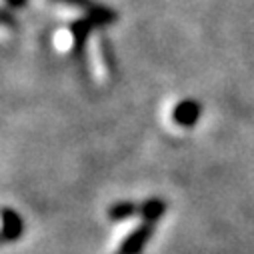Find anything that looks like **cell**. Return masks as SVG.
Masks as SVG:
<instances>
[{"mask_svg":"<svg viewBox=\"0 0 254 254\" xmlns=\"http://www.w3.org/2000/svg\"><path fill=\"white\" fill-rule=\"evenodd\" d=\"M166 212V202L162 198H148L146 202H142L140 206V216L144 218V222H158Z\"/></svg>","mask_w":254,"mask_h":254,"instance_id":"cell-6","label":"cell"},{"mask_svg":"<svg viewBox=\"0 0 254 254\" xmlns=\"http://www.w3.org/2000/svg\"><path fill=\"white\" fill-rule=\"evenodd\" d=\"M114 20H116V12H114L112 8H108V6L98 4L94 10L86 12V16H82V18L76 20V22H72L70 30H72L74 54H76V56L82 54V50H84V42H86L90 30H92L94 26H104V24L114 22Z\"/></svg>","mask_w":254,"mask_h":254,"instance_id":"cell-1","label":"cell"},{"mask_svg":"<svg viewBox=\"0 0 254 254\" xmlns=\"http://www.w3.org/2000/svg\"><path fill=\"white\" fill-rule=\"evenodd\" d=\"M140 212V206H136L134 202H130V200H120V202H114L110 208H108V218L112 220V222H122V220H128V218H132L134 214H138Z\"/></svg>","mask_w":254,"mask_h":254,"instance_id":"cell-5","label":"cell"},{"mask_svg":"<svg viewBox=\"0 0 254 254\" xmlns=\"http://www.w3.org/2000/svg\"><path fill=\"white\" fill-rule=\"evenodd\" d=\"M154 222H142L140 226H136L128 236H126L118 248L116 254H142L144 246L150 242L152 234H154Z\"/></svg>","mask_w":254,"mask_h":254,"instance_id":"cell-2","label":"cell"},{"mask_svg":"<svg viewBox=\"0 0 254 254\" xmlns=\"http://www.w3.org/2000/svg\"><path fill=\"white\" fill-rule=\"evenodd\" d=\"M202 116V106L194 98H184L172 108V122L182 128H192Z\"/></svg>","mask_w":254,"mask_h":254,"instance_id":"cell-3","label":"cell"},{"mask_svg":"<svg viewBox=\"0 0 254 254\" xmlns=\"http://www.w3.org/2000/svg\"><path fill=\"white\" fill-rule=\"evenodd\" d=\"M6 2H8V6H12V8H20V6H24L26 0H6Z\"/></svg>","mask_w":254,"mask_h":254,"instance_id":"cell-8","label":"cell"},{"mask_svg":"<svg viewBox=\"0 0 254 254\" xmlns=\"http://www.w3.org/2000/svg\"><path fill=\"white\" fill-rule=\"evenodd\" d=\"M24 232V222L22 216L12 210V208H2V240L4 242H14L22 236Z\"/></svg>","mask_w":254,"mask_h":254,"instance_id":"cell-4","label":"cell"},{"mask_svg":"<svg viewBox=\"0 0 254 254\" xmlns=\"http://www.w3.org/2000/svg\"><path fill=\"white\" fill-rule=\"evenodd\" d=\"M56 2H64L68 6H78V8H84L86 12H90L98 6V2H94V0H56Z\"/></svg>","mask_w":254,"mask_h":254,"instance_id":"cell-7","label":"cell"}]
</instances>
